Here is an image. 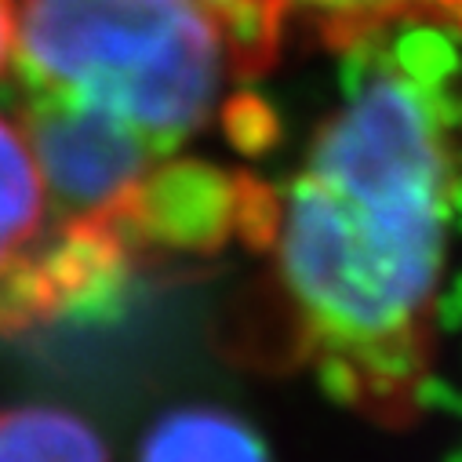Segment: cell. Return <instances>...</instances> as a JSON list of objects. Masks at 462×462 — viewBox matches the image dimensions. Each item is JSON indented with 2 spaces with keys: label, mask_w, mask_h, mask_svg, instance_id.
I'll list each match as a JSON object with an SVG mask.
<instances>
[{
  "label": "cell",
  "mask_w": 462,
  "mask_h": 462,
  "mask_svg": "<svg viewBox=\"0 0 462 462\" xmlns=\"http://www.w3.org/2000/svg\"><path fill=\"white\" fill-rule=\"evenodd\" d=\"M132 263L117 234L62 215L23 121L0 109V331L66 317L109 291Z\"/></svg>",
  "instance_id": "cell-3"
},
{
  "label": "cell",
  "mask_w": 462,
  "mask_h": 462,
  "mask_svg": "<svg viewBox=\"0 0 462 462\" xmlns=\"http://www.w3.org/2000/svg\"><path fill=\"white\" fill-rule=\"evenodd\" d=\"M143 462H266L255 433L226 411H179L146 440Z\"/></svg>",
  "instance_id": "cell-7"
},
{
  "label": "cell",
  "mask_w": 462,
  "mask_h": 462,
  "mask_svg": "<svg viewBox=\"0 0 462 462\" xmlns=\"http://www.w3.org/2000/svg\"><path fill=\"white\" fill-rule=\"evenodd\" d=\"M273 59L204 0H19L12 73L179 153L215 125L237 132V91Z\"/></svg>",
  "instance_id": "cell-2"
},
{
  "label": "cell",
  "mask_w": 462,
  "mask_h": 462,
  "mask_svg": "<svg viewBox=\"0 0 462 462\" xmlns=\"http://www.w3.org/2000/svg\"><path fill=\"white\" fill-rule=\"evenodd\" d=\"M15 33H19V0H0V77L12 73Z\"/></svg>",
  "instance_id": "cell-9"
},
{
  "label": "cell",
  "mask_w": 462,
  "mask_h": 462,
  "mask_svg": "<svg viewBox=\"0 0 462 462\" xmlns=\"http://www.w3.org/2000/svg\"><path fill=\"white\" fill-rule=\"evenodd\" d=\"M19 91L23 98L15 117L23 121L37 150L48 189L62 208V215H69L73 222L102 226L132 248L128 222L135 200L150 182V175L175 153L153 150L128 128L98 117L91 109H80L66 98L26 88Z\"/></svg>",
  "instance_id": "cell-4"
},
{
  "label": "cell",
  "mask_w": 462,
  "mask_h": 462,
  "mask_svg": "<svg viewBox=\"0 0 462 462\" xmlns=\"http://www.w3.org/2000/svg\"><path fill=\"white\" fill-rule=\"evenodd\" d=\"M462 200V69L401 30L270 186L259 234L277 354L375 426L422 411Z\"/></svg>",
  "instance_id": "cell-1"
},
{
  "label": "cell",
  "mask_w": 462,
  "mask_h": 462,
  "mask_svg": "<svg viewBox=\"0 0 462 462\" xmlns=\"http://www.w3.org/2000/svg\"><path fill=\"white\" fill-rule=\"evenodd\" d=\"M0 462H109L102 437L62 408L0 411Z\"/></svg>",
  "instance_id": "cell-6"
},
{
  "label": "cell",
  "mask_w": 462,
  "mask_h": 462,
  "mask_svg": "<svg viewBox=\"0 0 462 462\" xmlns=\"http://www.w3.org/2000/svg\"><path fill=\"white\" fill-rule=\"evenodd\" d=\"M204 5L218 8L222 15H229L270 59H277V48H281V41H284V30L273 23V15L259 5V0H204Z\"/></svg>",
  "instance_id": "cell-8"
},
{
  "label": "cell",
  "mask_w": 462,
  "mask_h": 462,
  "mask_svg": "<svg viewBox=\"0 0 462 462\" xmlns=\"http://www.w3.org/2000/svg\"><path fill=\"white\" fill-rule=\"evenodd\" d=\"M284 30L302 26L328 48H361L401 30H458L462 0H259Z\"/></svg>",
  "instance_id": "cell-5"
}]
</instances>
